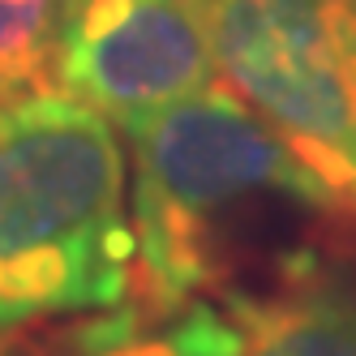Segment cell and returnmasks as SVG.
<instances>
[{
	"label": "cell",
	"mask_w": 356,
	"mask_h": 356,
	"mask_svg": "<svg viewBox=\"0 0 356 356\" xmlns=\"http://www.w3.org/2000/svg\"><path fill=\"white\" fill-rule=\"evenodd\" d=\"M129 138L134 288L142 309L241 300L330 249L356 215L227 86L163 108Z\"/></svg>",
	"instance_id": "6da1fadb"
},
{
	"label": "cell",
	"mask_w": 356,
	"mask_h": 356,
	"mask_svg": "<svg viewBox=\"0 0 356 356\" xmlns=\"http://www.w3.org/2000/svg\"><path fill=\"white\" fill-rule=\"evenodd\" d=\"M134 288L129 155L60 90L0 112V335L104 314Z\"/></svg>",
	"instance_id": "7a4b0ae2"
},
{
	"label": "cell",
	"mask_w": 356,
	"mask_h": 356,
	"mask_svg": "<svg viewBox=\"0 0 356 356\" xmlns=\"http://www.w3.org/2000/svg\"><path fill=\"white\" fill-rule=\"evenodd\" d=\"M215 65L356 211V0H211Z\"/></svg>",
	"instance_id": "3957f363"
},
{
	"label": "cell",
	"mask_w": 356,
	"mask_h": 356,
	"mask_svg": "<svg viewBox=\"0 0 356 356\" xmlns=\"http://www.w3.org/2000/svg\"><path fill=\"white\" fill-rule=\"evenodd\" d=\"M211 73V0H60L56 90L108 124L134 129L207 90Z\"/></svg>",
	"instance_id": "277c9868"
},
{
	"label": "cell",
	"mask_w": 356,
	"mask_h": 356,
	"mask_svg": "<svg viewBox=\"0 0 356 356\" xmlns=\"http://www.w3.org/2000/svg\"><path fill=\"white\" fill-rule=\"evenodd\" d=\"M223 309L245 330L241 356H356V270L330 249Z\"/></svg>",
	"instance_id": "5b68a950"
},
{
	"label": "cell",
	"mask_w": 356,
	"mask_h": 356,
	"mask_svg": "<svg viewBox=\"0 0 356 356\" xmlns=\"http://www.w3.org/2000/svg\"><path fill=\"white\" fill-rule=\"evenodd\" d=\"M245 330L219 300L142 309L124 300L47 339L35 356H241Z\"/></svg>",
	"instance_id": "8992f818"
},
{
	"label": "cell",
	"mask_w": 356,
	"mask_h": 356,
	"mask_svg": "<svg viewBox=\"0 0 356 356\" xmlns=\"http://www.w3.org/2000/svg\"><path fill=\"white\" fill-rule=\"evenodd\" d=\"M60 0H0V112L43 90L52 73Z\"/></svg>",
	"instance_id": "52a82bcc"
}]
</instances>
